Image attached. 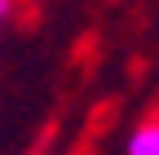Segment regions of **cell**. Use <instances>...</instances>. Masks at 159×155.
Returning <instances> with one entry per match:
<instances>
[{"mask_svg": "<svg viewBox=\"0 0 159 155\" xmlns=\"http://www.w3.org/2000/svg\"><path fill=\"white\" fill-rule=\"evenodd\" d=\"M124 155H159V120H142L128 142H124Z\"/></svg>", "mask_w": 159, "mask_h": 155, "instance_id": "1", "label": "cell"}, {"mask_svg": "<svg viewBox=\"0 0 159 155\" xmlns=\"http://www.w3.org/2000/svg\"><path fill=\"white\" fill-rule=\"evenodd\" d=\"M9 18H13V0H0V31L9 27Z\"/></svg>", "mask_w": 159, "mask_h": 155, "instance_id": "2", "label": "cell"}]
</instances>
